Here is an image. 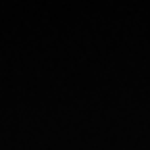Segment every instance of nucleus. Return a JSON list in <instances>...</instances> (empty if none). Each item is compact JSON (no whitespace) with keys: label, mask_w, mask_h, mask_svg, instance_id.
I'll return each instance as SVG.
<instances>
[]
</instances>
